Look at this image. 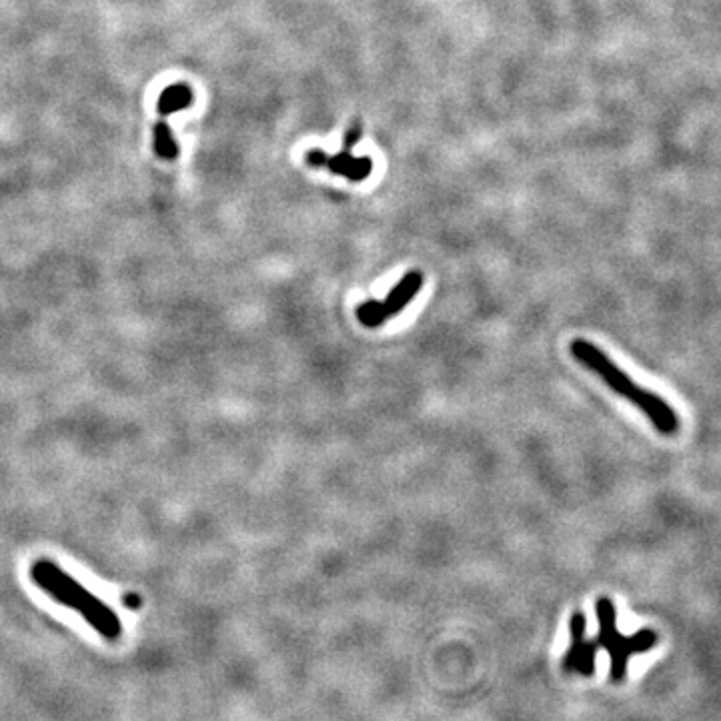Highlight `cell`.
Masks as SVG:
<instances>
[{"mask_svg":"<svg viewBox=\"0 0 721 721\" xmlns=\"http://www.w3.org/2000/svg\"><path fill=\"white\" fill-rule=\"evenodd\" d=\"M361 137H363V127H361L359 121H353V123L349 125V129H347V133H345V139H343L345 151H351V149L359 143Z\"/></svg>","mask_w":721,"mask_h":721,"instance_id":"9c48e42d","label":"cell"},{"mask_svg":"<svg viewBox=\"0 0 721 721\" xmlns=\"http://www.w3.org/2000/svg\"><path fill=\"white\" fill-rule=\"evenodd\" d=\"M327 169L333 175H343L353 183H361L371 175L373 159L371 157H355L351 151H343L335 157H329Z\"/></svg>","mask_w":721,"mask_h":721,"instance_id":"8992f818","label":"cell"},{"mask_svg":"<svg viewBox=\"0 0 721 721\" xmlns=\"http://www.w3.org/2000/svg\"><path fill=\"white\" fill-rule=\"evenodd\" d=\"M191 103H193V93H191V89H189L187 85H173V87H169V89L163 91L157 109H159L161 115L167 117V115H173V113H177V111L187 109Z\"/></svg>","mask_w":721,"mask_h":721,"instance_id":"52a82bcc","label":"cell"},{"mask_svg":"<svg viewBox=\"0 0 721 721\" xmlns=\"http://www.w3.org/2000/svg\"><path fill=\"white\" fill-rule=\"evenodd\" d=\"M599 619V635L593 639L597 649H605L611 657L609 677L613 683H621L627 677L629 657L633 653H647L657 645V633L653 629H641L635 635H621L617 629V611L611 599L599 597L595 603Z\"/></svg>","mask_w":721,"mask_h":721,"instance_id":"3957f363","label":"cell"},{"mask_svg":"<svg viewBox=\"0 0 721 721\" xmlns=\"http://www.w3.org/2000/svg\"><path fill=\"white\" fill-rule=\"evenodd\" d=\"M587 619L581 611H575L571 615L569 631H571V645L563 657V671L567 673H579L583 677H591L595 673V657H597V645L593 639L585 637Z\"/></svg>","mask_w":721,"mask_h":721,"instance_id":"5b68a950","label":"cell"},{"mask_svg":"<svg viewBox=\"0 0 721 721\" xmlns=\"http://www.w3.org/2000/svg\"><path fill=\"white\" fill-rule=\"evenodd\" d=\"M31 579L55 601L81 613L93 629H97L105 639H119L123 633V623L119 615L99 597H95L87 587L73 579L67 571L55 565L49 559H39L31 567Z\"/></svg>","mask_w":721,"mask_h":721,"instance_id":"7a4b0ae2","label":"cell"},{"mask_svg":"<svg viewBox=\"0 0 721 721\" xmlns=\"http://www.w3.org/2000/svg\"><path fill=\"white\" fill-rule=\"evenodd\" d=\"M423 273L419 269L409 271L387 295L385 301H365L357 307L355 315L363 327L377 329L383 327L391 317L405 311V307L417 297L423 287Z\"/></svg>","mask_w":721,"mask_h":721,"instance_id":"277c9868","label":"cell"},{"mask_svg":"<svg viewBox=\"0 0 721 721\" xmlns=\"http://www.w3.org/2000/svg\"><path fill=\"white\" fill-rule=\"evenodd\" d=\"M327 161H329V155L321 149H311L307 155H305V163L313 169H321V167H327Z\"/></svg>","mask_w":721,"mask_h":721,"instance_id":"30bf717a","label":"cell"},{"mask_svg":"<svg viewBox=\"0 0 721 721\" xmlns=\"http://www.w3.org/2000/svg\"><path fill=\"white\" fill-rule=\"evenodd\" d=\"M153 135H155V153L161 157V159H167V161H173L179 157V145L177 141L173 139V133L169 129L167 123H157L155 129H153Z\"/></svg>","mask_w":721,"mask_h":721,"instance_id":"ba28073f","label":"cell"},{"mask_svg":"<svg viewBox=\"0 0 721 721\" xmlns=\"http://www.w3.org/2000/svg\"><path fill=\"white\" fill-rule=\"evenodd\" d=\"M571 355L591 373H595L615 395L629 401L633 407H637L647 421L653 425V429L665 437H671L679 431V415L677 411L659 395L643 389L637 385L621 367H617L597 345L575 339L569 345Z\"/></svg>","mask_w":721,"mask_h":721,"instance_id":"6da1fadb","label":"cell"}]
</instances>
